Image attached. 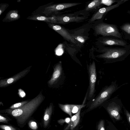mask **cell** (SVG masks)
I'll use <instances>...</instances> for the list:
<instances>
[{"instance_id":"8","label":"cell","mask_w":130,"mask_h":130,"mask_svg":"<svg viewBox=\"0 0 130 130\" xmlns=\"http://www.w3.org/2000/svg\"><path fill=\"white\" fill-rule=\"evenodd\" d=\"M82 4L80 3H66L53 5L46 7L42 12L46 15L56 14L60 11Z\"/></svg>"},{"instance_id":"4","label":"cell","mask_w":130,"mask_h":130,"mask_svg":"<svg viewBox=\"0 0 130 130\" xmlns=\"http://www.w3.org/2000/svg\"><path fill=\"white\" fill-rule=\"evenodd\" d=\"M95 34L102 36H113L122 39V35L116 24L101 21L95 25L93 28Z\"/></svg>"},{"instance_id":"1","label":"cell","mask_w":130,"mask_h":130,"mask_svg":"<svg viewBox=\"0 0 130 130\" xmlns=\"http://www.w3.org/2000/svg\"><path fill=\"white\" fill-rule=\"evenodd\" d=\"M45 97L41 92L36 97L22 107L13 110H7L6 112L10 114L16 119L20 127L24 126L45 99Z\"/></svg>"},{"instance_id":"7","label":"cell","mask_w":130,"mask_h":130,"mask_svg":"<svg viewBox=\"0 0 130 130\" xmlns=\"http://www.w3.org/2000/svg\"><path fill=\"white\" fill-rule=\"evenodd\" d=\"M116 96L109 100L106 109L110 115L117 120L120 118L119 111L121 102L120 100Z\"/></svg>"},{"instance_id":"2","label":"cell","mask_w":130,"mask_h":130,"mask_svg":"<svg viewBox=\"0 0 130 130\" xmlns=\"http://www.w3.org/2000/svg\"><path fill=\"white\" fill-rule=\"evenodd\" d=\"M101 54L98 57L103 59L105 63H112L122 61L130 54V44L122 47H106L100 46Z\"/></svg>"},{"instance_id":"25","label":"cell","mask_w":130,"mask_h":130,"mask_svg":"<svg viewBox=\"0 0 130 130\" xmlns=\"http://www.w3.org/2000/svg\"><path fill=\"white\" fill-rule=\"evenodd\" d=\"M0 128L3 130H17L12 126L7 125H1Z\"/></svg>"},{"instance_id":"26","label":"cell","mask_w":130,"mask_h":130,"mask_svg":"<svg viewBox=\"0 0 130 130\" xmlns=\"http://www.w3.org/2000/svg\"><path fill=\"white\" fill-rule=\"evenodd\" d=\"M97 129L98 130H105L103 120H101L99 122L98 125Z\"/></svg>"},{"instance_id":"3","label":"cell","mask_w":130,"mask_h":130,"mask_svg":"<svg viewBox=\"0 0 130 130\" xmlns=\"http://www.w3.org/2000/svg\"><path fill=\"white\" fill-rule=\"evenodd\" d=\"M123 85L119 86L115 80L112 82L109 86L105 87L91 103L89 109L95 108L106 102L110 98L113 93Z\"/></svg>"},{"instance_id":"13","label":"cell","mask_w":130,"mask_h":130,"mask_svg":"<svg viewBox=\"0 0 130 130\" xmlns=\"http://www.w3.org/2000/svg\"><path fill=\"white\" fill-rule=\"evenodd\" d=\"M117 1V0H94L88 4L85 8V10L90 11L98 8L103 5L110 6Z\"/></svg>"},{"instance_id":"9","label":"cell","mask_w":130,"mask_h":130,"mask_svg":"<svg viewBox=\"0 0 130 130\" xmlns=\"http://www.w3.org/2000/svg\"><path fill=\"white\" fill-rule=\"evenodd\" d=\"M89 98H92L95 91V84L96 79V72L95 63L93 61L90 64L89 67Z\"/></svg>"},{"instance_id":"22","label":"cell","mask_w":130,"mask_h":130,"mask_svg":"<svg viewBox=\"0 0 130 130\" xmlns=\"http://www.w3.org/2000/svg\"><path fill=\"white\" fill-rule=\"evenodd\" d=\"M29 101H25L14 104L10 107L11 109L13 110L20 108L28 103Z\"/></svg>"},{"instance_id":"14","label":"cell","mask_w":130,"mask_h":130,"mask_svg":"<svg viewBox=\"0 0 130 130\" xmlns=\"http://www.w3.org/2000/svg\"><path fill=\"white\" fill-rule=\"evenodd\" d=\"M62 72L61 64L59 62L55 67L52 76L48 82V84L51 86L53 85L59 77Z\"/></svg>"},{"instance_id":"15","label":"cell","mask_w":130,"mask_h":130,"mask_svg":"<svg viewBox=\"0 0 130 130\" xmlns=\"http://www.w3.org/2000/svg\"><path fill=\"white\" fill-rule=\"evenodd\" d=\"M81 109L75 114L71 117V121L65 129L67 130L70 127L71 130H73L78 124L80 119V113Z\"/></svg>"},{"instance_id":"6","label":"cell","mask_w":130,"mask_h":130,"mask_svg":"<svg viewBox=\"0 0 130 130\" xmlns=\"http://www.w3.org/2000/svg\"><path fill=\"white\" fill-rule=\"evenodd\" d=\"M128 0H118L116 3L113 5L101 8L98 10L92 16L89 20L90 23L96 20L103 19L106 14L110 11L119 7Z\"/></svg>"},{"instance_id":"28","label":"cell","mask_w":130,"mask_h":130,"mask_svg":"<svg viewBox=\"0 0 130 130\" xmlns=\"http://www.w3.org/2000/svg\"><path fill=\"white\" fill-rule=\"evenodd\" d=\"M8 4H2L1 5L0 8V15H1L7 7L8 6Z\"/></svg>"},{"instance_id":"21","label":"cell","mask_w":130,"mask_h":130,"mask_svg":"<svg viewBox=\"0 0 130 130\" xmlns=\"http://www.w3.org/2000/svg\"><path fill=\"white\" fill-rule=\"evenodd\" d=\"M72 36L75 40L77 44L79 43L83 44L85 43L86 40V37L82 35H75L72 34Z\"/></svg>"},{"instance_id":"19","label":"cell","mask_w":130,"mask_h":130,"mask_svg":"<svg viewBox=\"0 0 130 130\" xmlns=\"http://www.w3.org/2000/svg\"><path fill=\"white\" fill-rule=\"evenodd\" d=\"M58 105L62 111L68 114L71 117H72V104H62L59 103Z\"/></svg>"},{"instance_id":"12","label":"cell","mask_w":130,"mask_h":130,"mask_svg":"<svg viewBox=\"0 0 130 130\" xmlns=\"http://www.w3.org/2000/svg\"><path fill=\"white\" fill-rule=\"evenodd\" d=\"M28 68L10 78L0 80V87H4L14 83L25 76L30 71Z\"/></svg>"},{"instance_id":"10","label":"cell","mask_w":130,"mask_h":130,"mask_svg":"<svg viewBox=\"0 0 130 130\" xmlns=\"http://www.w3.org/2000/svg\"><path fill=\"white\" fill-rule=\"evenodd\" d=\"M57 17L58 23L62 24L71 22H79L87 18L86 17L79 16L76 14L57 15Z\"/></svg>"},{"instance_id":"27","label":"cell","mask_w":130,"mask_h":130,"mask_svg":"<svg viewBox=\"0 0 130 130\" xmlns=\"http://www.w3.org/2000/svg\"><path fill=\"white\" fill-rule=\"evenodd\" d=\"M48 17L51 23L52 24L53 23H58L57 16L53 15L52 16Z\"/></svg>"},{"instance_id":"31","label":"cell","mask_w":130,"mask_h":130,"mask_svg":"<svg viewBox=\"0 0 130 130\" xmlns=\"http://www.w3.org/2000/svg\"><path fill=\"white\" fill-rule=\"evenodd\" d=\"M126 112L128 120L130 123V114L127 110L126 111Z\"/></svg>"},{"instance_id":"16","label":"cell","mask_w":130,"mask_h":130,"mask_svg":"<svg viewBox=\"0 0 130 130\" xmlns=\"http://www.w3.org/2000/svg\"><path fill=\"white\" fill-rule=\"evenodd\" d=\"M53 109V104L51 103L47 107L45 111L43 117V124L44 127L48 126L52 115Z\"/></svg>"},{"instance_id":"30","label":"cell","mask_w":130,"mask_h":130,"mask_svg":"<svg viewBox=\"0 0 130 130\" xmlns=\"http://www.w3.org/2000/svg\"><path fill=\"white\" fill-rule=\"evenodd\" d=\"M19 93L20 96L22 97H24L25 95V92L21 89L19 90Z\"/></svg>"},{"instance_id":"18","label":"cell","mask_w":130,"mask_h":130,"mask_svg":"<svg viewBox=\"0 0 130 130\" xmlns=\"http://www.w3.org/2000/svg\"><path fill=\"white\" fill-rule=\"evenodd\" d=\"M20 17V16L18 11L12 10L8 12L4 20L7 21H12L18 19Z\"/></svg>"},{"instance_id":"29","label":"cell","mask_w":130,"mask_h":130,"mask_svg":"<svg viewBox=\"0 0 130 130\" xmlns=\"http://www.w3.org/2000/svg\"><path fill=\"white\" fill-rule=\"evenodd\" d=\"M8 121V120L6 118L0 115V122H1L7 123Z\"/></svg>"},{"instance_id":"32","label":"cell","mask_w":130,"mask_h":130,"mask_svg":"<svg viewBox=\"0 0 130 130\" xmlns=\"http://www.w3.org/2000/svg\"><path fill=\"white\" fill-rule=\"evenodd\" d=\"M127 13L130 14V10H128L127 11Z\"/></svg>"},{"instance_id":"11","label":"cell","mask_w":130,"mask_h":130,"mask_svg":"<svg viewBox=\"0 0 130 130\" xmlns=\"http://www.w3.org/2000/svg\"><path fill=\"white\" fill-rule=\"evenodd\" d=\"M49 26L55 31L60 35L66 40L74 44H77L72 34L63 27L57 25L50 23Z\"/></svg>"},{"instance_id":"23","label":"cell","mask_w":130,"mask_h":130,"mask_svg":"<svg viewBox=\"0 0 130 130\" xmlns=\"http://www.w3.org/2000/svg\"><path fill=\"white\" fill-rule=\"evenodd\" d=\"M85 106L84 104L82 105L72 104V112L73 113H76Z\"/></svg>"},{"instance_id":"24","label":"cell","mask_w":130,"mask_h":130,"mask_svg":"<svg viewBox=\"0 0 130 130\" xmlns=\"http://www.w3.org/2000/svg\"><path fill=\"white\" fill-rule=\"evenodd\" d=\"M28 125L29 127L32 130H36L38 128L37 123L33 121H30L28 123Z\"/></svg>"},{"instance_id":"17","label":"cell","mask_w":130,"mask_h":130,"mask_svg":"<svg viewBox=\"0 0 130 130\" xmlns=\"http://www.w3.org/2000/svg\"><path fill=\"white\" fill-rule=\"evenodd\" d=\"M120 28L125 39L130 40V23H125L120 26Z\"/></svg>"},{"instance_id":"20","label":"cell","mask_w":130,"mask_h":130,"mask_svg":"<svg viewBox=\"0 0 130 130\" xmlns=\"http://www.w3.org/2000/svg\"><path fill=\"white\" fill-rule=\"evenodd\" d=\"M28 19L32 20L44 21L47 22L51 23L49 17L39 15H35L31 17Z\"/></svg>"},{"instance_id":"5","label":"cell","mask_w":130,"mask_h":130,"mask_svg":"<svg viewBox=\"0 0 130 130\" xmlns=\"http://www.w3.org/2000/svg\"><path fill=\"white\" fill-rule=\"evenodd\" d=\"M98 42L100 46H104L124 47L129 44L125 40L113 36H102L98 39Z\"/></svg>"}]
</instances>
